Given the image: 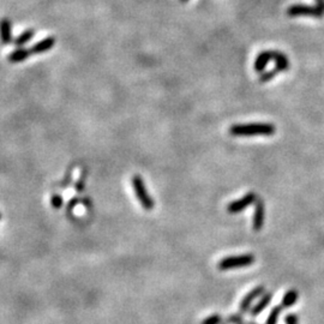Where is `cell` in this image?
Masks as SVG:
<instances>
[{"instance_id": "52a82bcc", "label": "cell", "mask_w": 324, "mask_h": 324, "mask_svg": "<svg viewBox=\"0 0 324 324\" xmlns=\"http://www.w3.org/2000/svg\"><path fill=\"white\" fill-rule=\"evenodd\" d=\"M264 219H265V206L262 198H257L255 202V213L252 219V228L256 232H260L264 226Z\"/></svg>"}, {"instance_id": "5bb4252c", "label": "cell", "mask_w": 324, "mask_h": 324, "mask_svg": "<svg viewBox=\"0 0 324 324\" xmlns=\"http://www.w3.org/2000/svg\"><path fill=\"white\" fill-rule=\"evenodd\" d=\"M298 298H299L298 291L294 290V288H291V290H288L287 292L285 293L284 298H282L281 301V306L284 307V309H290V307H292L293 305L298 301Z\"/></svg>"}, {"instance_id": "44dd1931", "label": "cell", "mask_w": 324, "mask_h": 324, "mask_svg": "<svg viewBox=\"0 0 324 324\" xmlns=\"http://www.w3.org/2000/svg\"><path fill=\"white\" fill-rule=\"evenodd\" d=\"M316 5H317L318 7H321L322 10H324V0H316Z\"/></svg>"}, {"instance_id": "8992f818", "label": "cell", "mask_w": 324, "mask_h": 324, "mask_svg": "<svg viewBox=\"0 0 324 324\" xmlns=\"http://www.w3.org/2000/svg\"><path fill=\"white\" fill-rule=\"evenodd\" d=\"M264 292H265V287H264L263 285L252 288V290L250 291V292L247 293L243 299H241L240 304H239V312L243 315L250 312L253 301H255L257 298H261V296L263 295Z\"/></svg>"}, {"instance_id": "30bf717a", "label": "cell", "mask_w": 324, "mask_h": 324, "mask_svg": "<svg viewBox=\"0 0 324 324\" xmlns=\"http://www.w3.org/2000/svg\"><path fill=\"white\" fill-rule=\"evenodd\" d=\"M57 40L54 36H48L46 37V39L39 41V42L35 43L34 46H31L30 47V51H31V54L32 56H35V54H42V53H46V52L51 51L52 48L54 47V45H56Z\"/></svg>"}, {"instance_id": "ffe728a7", "label": "cell", "mask_w": 324, "mask_h": 324, "mask_svg": "<svg viewBox=\"0 0 324 324\" xmlns=\"http://www.w3.org/2000/svg\"><path fill=\"white\" fill-rule=\"evenodd\" d=\"M286 324H298V317L295 314H288L285 318Z\"/></svg>"}, {"instance_id": "6da1fadb", "label": "cell", "mask_w": 324, "mask_h": 324, "mask_svg": "<svg viewBox=\"0 0 324 324\" xmlns=\"http://www.w3.org/2000/svg\"><path fill=\"white\" fill-rule=\"evenodd\" d=\"M276 127L270 122H251V124H236L228 130L233 137H253V136H273Z\"/></svg>"}, {"instance_id": "603a6c76", "label": "cell", "mask_w": 324, "mask_h": 324, "mask_svg": "<svg viewBox=\"0 0 324 324\" xmlns=\"http://www.w3.org/2000/svg\"><path fill=\"white\" fill-rule=\"evenodd\" d=\"M181 2H186V1H189V0H180Z\"/></svg>"}, {"instance_id": "4fadbf2b", "label": "cell", "mask_w": 324, "mask_h": 324, "mask_svg": "<svg viewBox=\"0 0 324 324\" xmlns=\"http://www.w3.org/2000/svg\"><path fill=\"white\" fill-rule=\"evenodd\" d=\"M269 61H271V51H264L262 53L258 54V57L255 60L256 72H263Z\"/></svg>"}, {"instance_id": "ba28073f", "label": "cell", "mask_w": 324, "mask_h": 324, "mask_svg": "<svg viewBox=\"0 0 324 324\" xmlns=\"http://www.w3.org/2000/svg\"><path fill=\"white\" fill-rule=\"evenodd\" d=\"M12 37V23L7 17L0 20V43L2 46H7L13 42Z\"/></svg>"}, {"instance_id": "7a4b0ae2", "label": "cell", "mask_w": 324, "mask_h": 324, "mask_svg": "<svg viewBox=\"0 0 324 324\" xmlns=\"http://www.w3.org/2000/svg\"><path fill=\"white\" fill-rule=\"evenodd\" d=\"M256 258L253 255L250 253H244V255H236V256H228V257L222 258L219 263H217V268L219 270L226 271L232 270L236 268H243V266H249L255 263Z\"/></svg>"}, {"instance_id": "ac0fdd59", "label": "cell", "mask_w": 324, "mask_h": 324, "mask_svg": "<svg viewBox=\"0 0 324 324\" xmlns=\"http://www.w3.org/2000/svg\"><path fill=\"white\" fill-rule=\"evenodd\" d=\"M201 324H222V317L219 314L210 315L206 320H203Z\"/></svg>"}, {"instance_id": "d4e9b609", "label": "cell", "mask_w": 324, "mask_h": 324, "mask_svg": "<svg viewBox=\"0 0 324 324\" xmlns=\"http://www.w3.org/2000/svg\"><path fill=\"white\" fill-rule=\"evenodd\" d=\"M245 324H247V322H246V323H245Z\"/></svg>"}, {"instance_id": "e0dca14e", "label": "cell", "mask_w": 324, "mask_h": 324, "mask_svg": "<svg viewBox=\"0 0 324 324\" xmlns=\"http://www.w3.org/2000/svg\"><path fill=\"white\" fill-rule=\"evenodd\" d=\"M226 323L227 324H245L243 314H236V315H230L227 318H226Z\"/></svg>"}, {"instance_id": "5b68a950", "label": "cell", "mask_w": 324, "mask_h": 324, "mask_svg": "<svg viewBox=\"0 0 324 324\" xmlns=\"http://www.w3.org/2000/svg\"><path fill=\"white\" fill-rule=\"evenodd\" d=\"M257 198H258V196L256 195L253 191L246 193V195L243 196L241 198H239V200L233 201V202H231L230 204H228L227 206L228 214L241 213V211H243L244 209H246L247 206H251V204H255L256 201H257Z\"/></svg>"}, {"instance_id": "8fae6325", "label": "cell", "mask_w": 324, "mask_h": 324, "mask_svg": "<svg viewBox=\"0 0 324 324\" xmlns=\"http://www.w3.org/2000/svg\"><path fill=\"white\" fill-rule=\"evenodd\" d=\"M273 296H274L273 292H264L263 295L260 298V300L257 301V304H256L253 307H251V310H250V315H251V317H257L258 315L262 314V311H264L265 307L270 304Z\"/></svg>"}, {"instance_id": "cb8c5ba5", "label": "cell", "mask_w": 324, "mask_h": 324, "mask_svg": "<svg viewBox=\"0 0 324 324\" xmlns=\"http://www.w3.org/2000/svg\"><path fill=\"white\" fill-rule=\"evenodd\" d=\"M222 324H227V323H222Z\"/></svg>"}, {"instance_id": "7402d4cb", "label": "cell", "mask_w": 324, "mask_h": 324, "mask_svg": "<svg viewBox=\"0 0 324 324\" xmlns=\"http://www.w3.org/2000/svg\"><path fill=\"white\" fill-rule=\"evenodd\" d=\"M247 324H258V323H256V322H247Z\"/></svg>"}, {"instance_id": "7c38bea8", "label": "cell", "mask_w": 324, "mask_h": 324, "mask_svg": "<svg viewBox=\"0 0 324 324\" xmlns=\"http://www.w3.org/2000/svg\"><path fill=\"white\" fill-rule=\"evenodd\" d=\"M30 56H32L30 48L17 47V50L12 51L9 56H7V60H9L11 64H18V62L26 61L27 59L30 58Z\"/></svg>"}, {"instance_id": "d6986e66", "label": "cell", "mask_w": 324, "mask_h": 324, "mask_svg": "<svg viewBox=\"0 0 324 324\" xmlns=\"http://www.w3.org/2000/svg\"><path fill=\"white\" fill-rule=\"evenodd\" d=\"M277 75V71L276 70H270L269 72H265V73H262L260 77V82L261 83H265V82H269L270 80H273L275 76Z\"/></svg>"}, {"instance_id": "3957f363", "label": "cell", "mask_w": 324, "mask_h": 324, "mask_svg": "<svg viewBox=\"0 0 324 324\" xmlns=\"http://www.w3.org/2000/svg\"><path fill=\"white\" fill-rule=\"evenodd\" d=\"M132 186L135 190L136 196H137L138 201H140L141 206L147 210H151L154 208V201L149 196L148 190H147L146 185H144L143 179L140 176H135L132 178Z\"/></svg>"}, {"instance_id": "9a60e30c", "label": "cell", "mask_w": 324, "mask_h": 324, "mask_svg": "<svg viewBox=\"0 0 324 324\" xmlns=\"http://www.w3.org/2000/svg\"><path fill=\"white\" fill-rule=\"evenodd\" d=\"M34 36H35L34 29H27V30H24L22 34L18 35V36L13 40V45H15L16 47H24V46H26Z\"/></svg>"}, {"instance_id": "2e32d148", "label": "cell", "mask_w": 324, "mask_h": 324, "mask_svg": "<svg viewBox=\"0 0 324 324\" xmlns=\"http://www.w3.org/2000/svg\"><path fill=\"white\" fill-rule=\"evenodd\" d=\"M282 310H284V307L281 306V304L275 305L273 309H271V311L269 312L268 318H266V321H265V324H276L280 315H281Z\"/></svg>"}, {"instance_id": "277c9868", "label": "cell", "mask_w": 324, "mask_h": 324, "mask_svg": "<svg viewBox=\"0 0 324 324\" xmlns=\"http://www.w3.org/2000/svg\"><path fill=\"white\" fill-rule=\"evenodd\" d=\"M287 15L292 16V17H298V16H310V17H323L324 10L316 6H310V5L304 4H296L292 5L287 9Z\"/></svg>"}, {"instance_id": "9c48e42d", "label": "cell", "mask_w": 324, "mask_h": 324, "mask_svg": "<svg viewBox=\"0 0 324 324\" xmlns=\"http://www.w3.org/2000/svg\"><path fill=\"white\" fill-rule=\"evenodd\" d=\"M271 60L275 62L274 70H276L277 73L285 72L290 69V60L282 52L271 51Z\"/></svg>"}]
</instances>
